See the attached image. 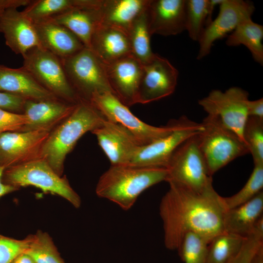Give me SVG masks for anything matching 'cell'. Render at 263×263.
Listing matches in <instances>:
<instances>
[{
	"label": "cell",
	"instance_id": "cell-1",
	"mask_svg": "<svg viewBox=\"0 0 263 263\" xmlns=\"http://www.w3.org/2000/svg\"><path fill=\"white\" fill-rule=\"evenodd\" d=\"M159 205L164 242L170 250L178 249L189 232L199 234L210 242L224 232V217L227 210L223 197L212 187L197 193L173 183Z\"/></svg>",
	"mask_w": 263,
	"mask_h": 263
},
{
	"label": "cell",
	"instance_id": "cell-2",
	"mask_svg": "<svg viewBox=\"0 0 263 263\" xmlns=\"http://www.w3.org/2000/svg\"><path fill=\"white\" fill-rule=\"evenodd\" d=\"M166 168L125 165L111 166L99 177L95 188L96 195L129 210L145 190L166 181Z\"/></svg>",
	"mask_w": 263,
	"mask_h": 263
},
{
	"label": "cell",
	"instance_id": "cell-3",
	"mask_svg": "<svg viewBox=\"0 0 263 263\" xmlns=\"http://www.w3.org/2000/svg\"><path fill=\"white\" fill-rule=\"evenodd\" d=\"M106 118L90 102L81 100L72 113L55 128L44 142L41 157L62 176L67 155L86 132L102 126Z\"/></svg>",
	"mask_w": 263,
	"mask_h": 263
},
{
	"label": "cell",
	"instance_id": "cell-4",
	"mask_svg": "<svg viewBox=\"0 0 263 263\" xmlns=\"http://www.w3.org/2000/svg\"><path fill=\"white\" fill-rule=\"evenodd\" d=\"M2 182L19 189L29 186L61 196L75 208L81 206L79 195L71 186L66 177L58 175L43 158L4 169Z\"/></svg>",
	"mask_w": 263,
	"mask_h": 263
},
{
	"label": "cell",
	"instance_id": "cell-5",
	"mask_svg": "<svg viewBox=\"0 0 263 263\" xmlns=\"http://www.w3.org/2000/svg\"><path fill=\"white\" fill-rule=\"evenodd\" d=\"M203 130L197 135L200 151L212 175L237 158L249 153L244 142L216 118L207 115Z\"/></svg>",
	"mask_w": 263,
	"mask_h": 263
},
{
	"label": "cell",
	"instance_id": "cell-6",
	"mask_svg": "<svg viewBox=\"0 0 263 263\" xmlns=\"http://www.w3.org/2000/svg\"><path fill=\"white\" fill-rule=\"evenodd\" d=\"M197 135L185 141L173 153L167 167L166 182L203 193L213 187L212 179L199 149Z\"/></svg>",
	"mask_w": 263,
	"mask_h": 263
},
{
	"label": "cell",
	"instance_id": "cell-7",
	"mask_svg": "<svg viewBox=\"0 0 263 263\" xmlns=\"http://www.w3.org/2000/svg\"><path fill=\"white\" fill-rule=\"evenodd\" d=\"M61 60L70 83L81 99L90 102L94 94L112 93L105 65L91 49L85 47Z\"/></svg>",
	"mask_w": 263,
	"mask_h": 263
},
{
	"label": "cell",
	"instance_id": "cell-8",
	"mask_svg": "<svg viewBox=\"0 0 263 263\" xmlns=\"http://www.w3.org/2000/svg\"><path fill=\"white\" fill-rule=\"evenodd\" d=\"M22 67L58 98L76 104L81 99L70 83L60 58L41 47L23 56Z\"/></svg>",
	"mask_w": 263,
	"mask_h": 263
},
{
	"label": "cell",
	"instance_id": "cell-9",
	"mask_svg": "<svg viewBox=\"0 0 263 263\" xmlns=\"http://www.w3.org/2000/svg\"><path fill=\"white\" fill-rule=\"evenodd\" d=\"M90 102L107 120L126 129L140 146L170 133L176 125V120L163 127L152 126L142 121L111 92L94 94Z\"/></svg>",
	"mask_w": 263,
	"mask_h": 263
},
{
	"label": "cell",
	"instance_id": "cell-10",
	"mask_svg": "<svg viewBox=\"0 0 263 263\" xmlns=\"http://www.w3.org/2000/svg\"><path fill=\"white\" fill-rule=\"evenodd\" d=\"M248 95L247 92L238 87L224 92L213 90L199 100L198 104L207 115L218 119L244 142L243 133L248 117Z\"/></svg>",
	"mask_w": 263,
	"mask_h": 263
},
{
	"label": "cell",
	"instance_id": "cell-11",
	"mask_svg": "<svg viewBox=\"0 0 263 263\" xmlns=\"http://www.w3.org/2000/svg\"><path fill=\"white\" fill-rule=\"evenodd\" d=\"M202 123L192 121L183 116L176 120L174 130L169 134L149 144L140 146L129 165L166 168L174 152L188 138L200 133Z\"/></svg>",
	"mask_w": 263,
	"mask_h": 263
},
{
	"label": "cell",
	"instance_id": "cell-12",
	"mask_svg": "<svg viewBox=\"0 0 263 263\" xmlns=\"http://www.w3.org/2000/svg\"><path fill=\"white\" fill-rule=\"evenodd\" d=\"M219 6L217 17L205 27L198 41V59L207 56L215 41L233 32L244 20L251 18L255 10L252 2L243 0H223Z\"/></svg>",
	"mask_w": 263,
	"mask_h": 263
},
{
	"label": "cell",
	"instance_id": "cell-13",
	"mask_svg": "<svg viewBox=\"0 0 263 263\" xmlns=\"http://www.w3.org/2000/svg\"><path fill=\"white\" fill-rule=\"evenodd\" d=\"M143 65L137 103H149L174 93L177 83L178 71L167 58L154 54Z\"/></svg>",
	"mask_w": 263,
	"mask_h": 263
},
{
	"label": "cell",
	"instance_id": "cell-14",
	"mask_svg": "<svg viewBox=\"0 0 263 263\" xmlns=\"http://www.w3.org/2000/svg\"><path fill=\"white\" fill-rule=\"evenodd\" d=\"M50 132L37 130L0 134V167L5 169L41 158V150Z\"/></svg>",
	"mask_w": 263,
	"mask_h": 263
},
{
	"label": "cell",
	"instance_id": "cell-15",
	"mask_svg": "<svg viewBox=\"0 0 263 263\" xmlns=\"http://www.w3.org/2000/svg\"><path fill=\"white\" fill-rule=\"evenodd\" d=\"M104 65L113 94L128 107L137 104L143 64L130 54Z\"/></svg>",
	"mask_w": 263,
	"mask_h": 263
},
{
	"label": "cell",
	"instance_id": "cell-16",
	"mask_svg": "<svg viewBox=\"0 0 263 263\" xmlns=\"http://www.w3.org/2000/svg\"><path fill=\"white\" fill-rule=\"evenodd\" d=\"M91 132L96 136L111 166L129 164L140 146L126 129L108 120Z\"/></svg>",
	"mask_w": 263,
	"mask_h": 263
},
{
	"label": "cell",
	"instance_id": "cell-17",
	"mask_svg": "<svg viewBox=\"0 0 263 263\" xmlns=\"http://www.w3.org/2000/svg\"><path fill=\"white\" fill-rule=\"evenodd\" d=\"M0 32L6 45L22 56L30 50L41 47L34 22L17 8L7 9L0 17Z\"/></svg>",
	"mask_w": 263,
	"mask_h": 263
},
{
	"label": "cell",
	"instance_id": "cell-18",
	"mask_svg": "<svg viewBox=\"0 0 263 263\" xmlns=\"http://www.w3.org/2000/svg\"><path fill=\"white\" fill-rule=\"evenodd\" d=\"M186 0H150L147 13L151 36H174L185 31Z\"/></svg>",
	"mask_w": 263,
	"mask_h": 263
},
{
	"label": "cell",
	"instance_id": "cell-19",
	"mask_svg": "<svg viewBox=\"0 0 263 263\" xmlns=\"http://www.w3.org/2000/svg\"><path fill=\"white\" fill-rule=\"evenodd\" d=\"M76 104L59 99L26 100L23 113L27 116L28 123L22 132L37 130L51 132L72 113Z\"/></svg>",
	"mask_w": 263,
	"mask_h": 263
},
{
	"label": "cell",
	"instance_id": "cell-20",
	"mask_svg": "<svg viewBox=\"0 0 263 263\" xmlns=\"http://www.w3.org/2000/svg\"><path fill=\"white\" fill-rule=\"evenodd\" d=\"M98 4V0H82L79 6L46 20L66 27L90 49L93 33L99 24Z\"/></svg>",
	"mask_w": 263,
	"mask_h": 263
},
{
	"label": "cell",
	"instance_id": "cell-21",
	"mask_svg": "<svg viewBox=\"0 0 263 263\" xmlns=\"http://www.w3.org/2000/svg\"><path fill=\"white\" fill-rule=\"evenodd\" d=\"M0 91L26 100L40 101L59 99L42 86L22 67L14 69L0 65Z\"/></svg>",
	"mask_w": 263,
	"mask_h": 263
},
{
	"label": "cell",
	"instance_id": "cell-22",
	"mask_svg": "<svg viewBox=\"0 0 263 263\" xmlns=\"http://www.w3.org/2000/svg\"><path fill=\"white\" fill-rule=\"evenodd\" d=\"M34 23L41 47L61 59L85 47L73 33L61 25L50 20Z\"/></svg>",
	"mask_w": 263,
	"mask_h": 263
},
{
	"label": "cell",
	"instance_id": "cell-23",
	"mask_svg": "<svg viewBox=\"0 0 263 263\" xmlns=\"http://www.w3.org/2000/svg\"><path fill=\"white\" fill-rule=\"evenodd\" d=\"M90 49L104 64L131 54L126 32L100 24L93 33Z\"/></svg>",
	"mask_w": 263,
	"mask_h": 263
},
{
	"label": "cell",
	"instance_id": "cell-24",
	"mask_svg": "<svg viewBox=\"0 0 263 263\" xmlns=\"http://www.w3.org/2000/svg\"><path fill=\"white\" fill-rule=\"evenodd\" d=\"M150 0H99V24L127 33L136 19L148 7Z\"/></svg>",
	"mask_w": 263,
	"mask_h": 263
},
{
	"label": "cell",
	"instance_id": "cell-25",
	"mask_svg": "<svg viewBox=\"0 0 263 263\" xmlns=\"http://www.w3.org/2000/svg\"><path fill=\"white\" fill-rule=\"evenodd\" d=\"M263 191L248 201L227 209L224 217V231L246 238L263 216Z\"/></svg>",
	"mask_w": 263,
	"mask_h": 263
},
{
	"label": "cell",
	"instance_id": "cell-26",
	"mask_svg": "<svg viewBox=\"0 0 263 263\" xmlns=\"http://www.w3.org/2000/svg\"><path fill=\"white\" fill-rule=\"evenodd\" d=\"M263 26L254 22L251 18L242 21L227 38L229 46L243 45L250 51L254 60L263 64Z\"/></svg>",
	"mask_w": 263,
	"mask_h": 263
},
{
	"label": "cell",
	"instance_id": "cell-27",
	"mask_svg": "<svg viewBox=\"0 0 263 263\" xmlns=\"http://www.w3.org/2000/svg\"><path fill=\"white\" fill-rule=\"evenodd\" d=\"M147 8L133 21L127 32L131 55L143 65L148 62L154 54L150 46L151 35L149 26Z\"/></svg>",
	"mask_w": 263,
	"mask_h": 263
},
{
	"label": "cell",
	"instance_id": "cell-28",
	"mask_svg": "<svg viewBox=\"0 0 263 263\" xmlns=\"http://www.w3.org/2000/svg\"><path fill=\"white\" fill-rule=\"evenodd\" d=\"M244 239L225 231L216 235L208 244L207 263H228L239 251Z\"/></svg>",
	"mask_w": 263,
	"mask_h": 263
},
{
	"label": "cell",
	"instance_id": "cell-29",
	"mask_svg": "<svg viewBox=\"0 0 263 263\" xmlns=\"http://www.w3.org/2000/svg\"><path fill=\"white\" fill-rule=\"evenodd\" d=\"M82 0H31L22 12L34 22L48 19L79 6Z\"/></svg>",
	"mask_w": 263,
	"mask_h": 263
},
{
	"label": "cell",
	"instance_id": "cell-30",
	"mask_svg": "<svg viewBox=\"0 0 263 263\" xmlns=\"http://www.w3.org/2000/svg\"><path fill=\"white\" fill-rule=\"evenodd\" d=\"M25 253L36 263H65L52 237L40 230L31 234V241Z\"/></svg>",
	"mask_w": 263,
	"mask_h": 263
},
{
	"label": "cell",
	"instance_id": "cell-31",
	"mask_svg": "<svg viewBox=\"0 0 263 263\" xmlns=\"http://www.w3.org/2000/svg\"><path fill=\"white\" fill-rule=\"evenodd\" d=\"M209 11V0H186L185 31L198 41L205 26Z\"/></svg>",
	"mask_w": 263,
	"mask_h": 263
},
{
	"label": "cell",
	"instance_id": "cell-32",
	"mask_svg": "<svg viewBox=\"0 0 263 263\" xmlns=\"http://www.w3.org/2000/svg\"><path fill=\"white\" fill-rule=\"evenodd\" d=\"M209 243L203 236L189 232L184 236L177 250L184 263H207Z\"/></svg>",
	"mask_w": 263,
	"mask_h": 263
},
{
	"label": "cell",
	"instance_id": "cell-33",
	"mask_svg": "<svg viewBox=\"0 0 263 263\" xmlns=\"http://www.w3.org/2000/svg\"><path fill=\"white\" fill-rule=\"evenodd\" d=\"M263 188V164L254 165L252 172L245 184L237 193L223 197L226 209L235 207L250 200Z\"/></svg>",
	"mask_w": 263,
	"mask_h": 263
},
{
	"label": "cell",
	"instance_id": "cell-34",
	"mask_svg": "<svg viewBox=\"0 0 263 263\" xmlns=\"http://www.w3.org/2000/svg\"><path fill=\"white\" fill-rule=\"evenodd\" d=\"M254 165L263 164V119L248 117L243 133Z\"/></svg>",
	"mask_w": 263,
	"mask_h": 263
},
{
	"label": "cell",
	"instance_id": "cell-35",
	"mask_svg": "<svg viewBox=\"0 0 263 263\" xmlns=\"http://www.w3.org/2000/svg\"><path fill=\"white\" fill-rule=\"evenodd\" d=\"M263 245V225L258 223L252 233L245 238L238 253L228 263H251L259 248Z\"/></svg>",
	"mask_w": 263,
	"mask_h": 263
},
{
	"label": "cell",
	"instance_id": "cell-36",
	"mask_svg": "<svg viewBox=\"0 0 263 263\" xmlns=\"http://www.w3.org/2000/svg\"><path fill=\"white\" fill-rule=\"evenodd\" d=\"M31 241V234L17 240L0 234V263H11L19 254L25 252Z\"/></svg>",
	"mask_w": 263,
	"mask_h": 263
},
{
	"label": "cell",
	"instance_id": "cell-37",
	"mask_svg": "<svg viewBox=\"0 0 263 263\" xmlns=\"http://www.w3.org/2000/svg\"><path fill=\"white\" fill-rule=\"evenodd\" d=\"M27 123L28 118L23 113L0 108V134L6 132H22Z\"/></svg>",
	"mask_w": 263,
	"mask_h": 263
},
{
	"label": "cell",
	"instance_id": "cell-38",
	"mask_svg": "<svg viewBox=\"0 0 263 263\" xmlns=\"http://www.w3.org/2000/svg\"><path fill=\"white\" fill-rule=\"evenodd\" d=\"M26 100L16 95L0 91V108L7 111L23 113Z\"/></svg>",
	"mask_w": 263,
	"mask_h": 263
},
{
	"label": "cell",
	"instance_id": "cell-39",
	"mask_svg": "<svg viewBox=\"0 0 263 263\" xmlns=\"http://www.w3.org/2000/svg\"><path fill=\"white\" fill-rule=\"evenodd\" d=\"M248 117L263 119V98L249 100L247 106Z\"/></svg>",
	"mask_w": 263,
	"mask_h": 263
},
{
	"label": "cell",
	"instance_id": "cell-40",
	"mask_svg": "<svg viewBox=\"0 0 263 263\" xmlns=\"http://www.w3.org/2000/svg\"><path fill=\"white\" fill-rule=\"evenodd\" d=\"M30 0H0V17L8 9L26 6Z\"/></svg>",
	"mask_w": 263,
	"mask_h": 263
},
{
	"label": "cell",
	"instance_id": "cell-41",
	"mask_svg": "<svg viewBox=\"0 0 263 263\" xmlns=\"http://www.w3.org/2000/svg\"><path fill=\"white\" fill-rule=\"evenodd\" d=\"M4 169L0 167V198L2 196L17 191L19 189L15 187L5 185L1 181V176Z\"/></svg>",
	"mask_w": 263,
	"mask_h": 263
},
{
	"label": "cell",
	"instance_id": "cell-42",
	"mask_svg": "<svg viewBox=\"0 0 263 263\" xmlns=\"http://www.w3.org/2000/svg\"><path fill=\"white\" fill-rule=\"evenodd\" d=\"M11 263H36L33 259L25 252L15 257Z\"/></svg>",
	"mask_w": 263,
	"mask_h": 263
},
{
	"label": "cell",
	"instance_id": "cell-43",
	"mask_svg": "<svg viewBox=\"0 0 263 263\" xmlns=\"http://www.w3.org/2000/svg\"><path fill=\"white\" fill-rule=\"evenodd\" d=\"M251 263H263V245L259 248L253 256Z\"/></svg>",
	"mask_w": 263,
	"mask_h": 263
}]
</instances>
